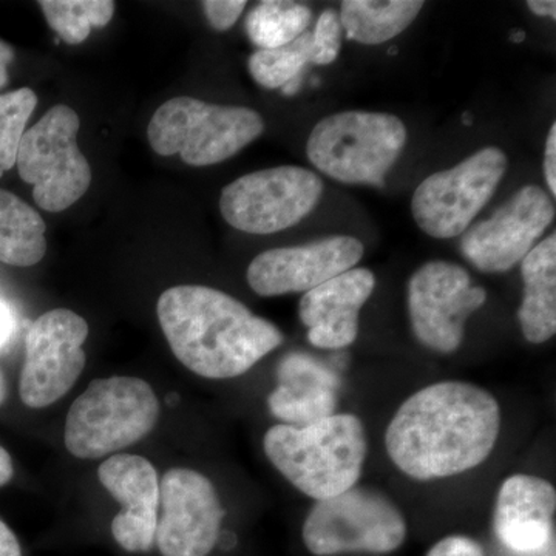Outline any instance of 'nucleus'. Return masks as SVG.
Returning a JSON list of instances; mask_svg holds the SVG:
<instances>
[{
    "label": "nucleus",
    "instance_id": "obj_31",
    "mask_svg": "<svg viewBox=\"0 0 556 556\" xmlns=\"http://www.w3.org/2000/svg\"><path fill=\"white\" fill-rule=\"evenodd\" d=\"M0 556H24L20 540L2 519H0Z\"/></svg>",
    "mask_w": 556,
    "mask_h": 556
},
{
    "label": "nucleus",
    "instance_id": "obj_14",
    "mask_svg": "<svg viewBox=\"0 0 556 556\" xmlns=\"http://www.w3.org/2000/svg\"><path fill=\"white\" fill-rule=\"evenodd\" d=\"M554 218L551 195L538 186H525L492 217L464 232L460 252L481 273H506L535 248Z\"/></svg>",
    "mask_w": 556,
    "mask_h": 556
},
{
    "label": "nucleus",
    "instance_id": "obj_9",
    "mask_svg": "<svg viewBox=\"0 0 556 556\" xmlns=\"http://www.w3.org/2000/svg\"><path fill=\"white\" fill-rule=\"evenodd\" d=\"M506 153L495 146L478 150L452 169L424 179L413 193L415 222L433 239H455L466 232L506 175Z\"/></svg>",
    "mask_w": 556,
    "mask_h": 556
},
{
    "label": "nucleus",
    "instance_id": "obj_37",
    "mask_svg": "<svg viewBox=\"0 0 556 556\" xmlns=\"http://www.w3.org/2000/svg\"><path fill=\"white\" fill-rule=\"evenodd\" d=\"M7 397V383L5 379H3L2 372H0V405L3 404Z\"/></svg>",
    "mask_w": 556,
    "mask_h": 556
},
{
    "label": "nucleus",
    "instance_id": "obj_26",
    "mask_svg": "<svg viewBox=\"0 0 556 556\" xmlns=\"http://www.w3.org/2000/svg\"><path fill=\"white\" fill-rule=\"evenodd\" d=\"M36 105L38 97L31 89L0 94V178L16 166L22 138Z\"/></svg>",
    "mask_w": 556,
    "mask_h": 556
},
{
    "label": "nucleus",
    "instance_id": "obj_18",
    "mask_svg": "<svg viewBox=\"0 0 556 556\" xmlns=\"http://www.w3.org/2000/svg\"><path fill=\"white\" fill-rule=\"evenodd\" d=\"M556 490L532 475H511L497 492L493 527L497 540L517 554L543 551L554 532Z\"/></svg>",
    "mask_w": 556,
    "mask_h": 556
},
{
    "label": "nucleus",
    "instance_id": "obj_10",
    "mask_svg": "<svg viewBox=\"0 0 556 556\" xmlns=\"http://www.w3.org/2000/svg\"><path fill=\"white\" fill-rule=\"evenodd\" d=\"M324 181L299 166L270 167L237 178L223 189L219 211L232 228L268 236L299 225L316 208Z\"/></svg>",
    "mask_w": 556,
    "mask_h": 556
},
{
    "label": "nucleus",
    "instance_id": "obj_35",
    "mask_svg": "<svg viewBox=\"0 0 556 556\" xmlns=\"http://www.w3.org/2000/svg\"><path fill=\"white\" fill-rule=\"evenodd\" d=\"M11 328H13V318L10 311L0 303V345L9 339Z\"/></svg>",
    "mask_w": 556,
    "mask_h": 556
},
{
    "label": "nucleus",
    "instance_id": "obj_34",
    "mask_svg": "<svg viewBox=\"0 0 556 556\" xmlns=\"http://www.w3.org/2000/svg\"><path fill=\"white\" fill-rule=\"evenodd\" d=\"M13 477V459H11L10 453L0 445V486L9 484Z\"/></svg>",
    "mask_w": 556,
    "mask_h": 556
},
{
    "label": "nucleus",
    "instance_id": "obj_32",
    "mask_svg": "<svg viewBox=\"0 0 556 556\" xmlns=\"http://www.w3.org/2000/svg\"><path fill=\"white\" fill-rule=\"evenodd\" d=\"M14 60V50L10 43L0 39V90L9 84V65Z\"/></svg>",
    "mask_w": 556,
    "mask_h": 556
},
{
    "label": "nucleus",
    "instance_id": "obj_22",
    "mask_svg": "<svg viewBox=\"0 0 556 556\" xmlns=\"http://www.w3.org/2000/svg\"><path fill=\"white\" fill-rule=\"evenodd\" d=\"M46 222L20 197L0 189V263L17 268L46 257Z\"/></svg>",
    "mask_w": 556,
    "mask_h": 556
},
{
    "label": "nucleus",
    "instance_id": "obj_15",
    "mask_svg": "<svg viewBox=\"0 0 556 556\" xmlns=\"http://www.w3.org/2000/svg\"><path fill=\"white\" fill-rule=\"evenodd\" d=\"M361 240L328 237L300 247L262 252L248 268V283L260 298L299 294L353 269L364 257Z\"/></svg>",
    "mask_w": 556,
    "mask_h": 556
},
{
    "label": "nucleus",
    "instance_id": "obj_29",
    "mask_svg": "<svg viewBox=\"0 0 556 556\" xmlns=\"http://www.w3.org/2000/svg\"><path fill=\"white\" fill-rule=\"evenodd\" d=\"M427 556H485L478 541L464 535H453L438 541Z\"/></svg>",
    "mask_w": 556,
    "mask_h": 556
},
{
    "label": "nucleus",
    "instance_id": "obj_30",
    "mask_svg": "<svg viewBox=\"0 0 556 556\" xmlns=\"http://www.w3.org/2000/svg\"><path fill=\"white\" fill-rule=\"evenodd\" d=\"M544 177L552 197L556 195V124L548 130L546 153H544Z\"/></svg>",
    "mask_w": 556,
    "mask_h": 556
},
{
    "label": "nucleus",
    "instance_id": "obj_16",
    "mask_svg": "<svg viewBox=\"0 0 556 556\" xmlns=\"http://www.w3.org/2000/svg\"><path fill=\"white\" fill-rule=\"evenodd\" d=\"M105 490L121 504L112 535L124 551L146 554L155 544L160 515V478L149 459L129 453L112 455L98 468Z\"/></svg>",
    "mask_w": 556,
    "mask_h": 556
},
{
    "label": "nucleus",
    "instance_id": "obj_21",
    "mask_svg": "<svg viewBox=\"0 0 556 556\" xmlns=\"http://www.w3.org/2000/svg\"><path fill=\"white\" fill-rule=\"evenodd\" d=\"M424 5L422 0H343L340 24L348 39L379 46L407 30Z\"/></svg>",
    "mask_w": 556,
    "mask_h": 556
},
{
    "label": "nucleus",
    "instance_id": "obj_25",
    "mask_svg": "<svg viewBox=\"0 0 556 556\" xmlns=\"http://www.w3.org/2000/svg\"><path fill=\"white\" fill-rule=\"evenodd\" d=\"M313 64V35L303 33L287 46L273 50H258L249 58V73L258 86L276 90L289 80L303 75L306 65Z\"/></svg>",
    "mask_w": 556,
    "mask_h": 556
},
{
    "label": "nucleus",
    "instance_id": "obj_8",
    "mask_svg": "<svg viewBox=\"0 0 556 556\" xmlns=\"http://www.w3.org/2000/svg\"><path fill=\"white\" fill-rule=\"evenodd\" d=\"M78 113L53 105L22 138L16 166L31 185L33 199L43 211L58 214L86 195L91 185L89 161L78 148Z\"/></svg>",
    "mask_w": 556,
    "mask_h": 556
},
{
    "label": "nucleus",
    "instance_id": "obj_39",
    "mask_svg": "<svg viewBox=\"0 0 556 556\" xmlns=\"http://www.w3.org/2000/svg\"><path fill=\"white\" fill-rule=\"evenodd\" d=\"M463 123L466 124V126H471L473 121H471L470 113H466V115H464Z\"/></svg>",
    "mask_w": 556,
    "mask_h": 556
},
{
    "label": "nucleus",
    "instance_id": "obj_5",
    "mask_svg": "<svg viewBox=\"0 0 556 556\" xmlns=\"http://www.w3.org/2000/svg\"><path fill=\"white\" fill-rule=\"evenodd\" d=\"M405 142L407 127L397 116L353 110L318 121L306 155L317 170L343 185L383 188Z\"/></svg>",
    "mask_w": 556,
    "mask_h": 556
},
{
    "label": "nucleus",
    "instance_id": "obj_33",
    "mask_svg": "<svg viewBox=\"0 0 556 556\" xmlns=\"http://www.w3.org/2000/svg\"><path fill=\"white\" fill-rule=\"evenodd\" d=\"M527 7L536 16L556 20V2L554 0H529Z\"/></svg>",
    "mask_w": 556,
    "mask_h": 556
},
{
    "label": "nucleus",
    "instance_id": "obj_24",
    "mask_svg": "<svg viewBox=\"0 0 556 556\" xmlns=\"http://www.w3.org/2000/svg\"><path fill=\"white\" fill-rule=\"evenodd\" d=\"M43 16L56 35L68 46H78L93 28H102L115 14L112 0H42Z\"/></svg>",
    "mask_w": 556,
    "mask_h": 556
},
{
    "label": "nucleus",
    "instance_id": "obj_36",
    "mask_svg": "<svg viewBox=\"0 0 556 556\" xmlns=\"http://www.w3.org/2000/svg\"><path fill=\"white\" fill-rule=\"evenodd\" d=\"M302 86L303 75H300L298 78L289 80L287 86L281 87V91H283L285 97H294V94H298L300 89H302Z\"/></svg>",
    "mask_w": 556,
    "mask_h": 556
},
{
    "label": "nucleus",
    "instance_id": "obj_27",
    "mask_svg": "<svg viewBox=\"0 0 556 556\" xmlns=\"http://www.w3.org/2000/svg\"><path fill=\"white\" fill-rule=\"evenodd\" d=\"M342 24L339 13L328 9L318 16L313 35V64L328 65L338 60L342 49Z\"/></svg>",
    "mask_w": 556,
    "mask_h": 556
},
{
    "label": "nucleus",
    "instance_id": "obj_1",
    "mask_svg": "<svg viewBox=\"0 0 556 556\" xmlns=\"http://www.w3.org/2000/svg\"><path fill=\"white\" fill-rule=\"evenodd\" d=\"M501 433V408L485 388L445 380L416 391L399 407L386 433L394 466L433 481L473 470L492 455Z\"/></svg>",
    "mask_w": 556,
    "mask_h": 556
},
{
    "label": "nucleus",
    "instance_id": "obj_7",
    "mask_svg": "<svg viewBox=\"0 0 556 556\" xmlns=\"http://www.w3.org/2000/svg\"><path fill=\"white\" fill-rule=\"evenodd\" d=\"M302 536L306 548L316 556L390 554L404 544L407 521L386 493L354 485L338 496L316 501Z\"/></svg>",
    "mask_w": 556,
    "mask_h": 556
},
{
    "label": "nucleus",
    "instance_id": "obj_17",
    "mask_svg": "<svg viewBox=\"0 0 556 556\" xmlns=\"http://www.w3.org/2000/svg\"><path fill=\"white\" fill-rule=\"evenodd\" d=\"M376 288L375 274L353 268L311 289L300 300V320L308 339L320 350L353 345L358 334V314Z\"/></svg>",
    "mask_w": 556,
    "mask_h": 556
},
{
    "label": "nucleus",
    "instance_id": "obj_28",
    "mask_svg": "<svg viewBox=\"0 0 556 556\" xmlns=\"http://www.w3.org/2000/svg\"><path fill=\"white\" fill-rule=\"evenodd\" d=\"M247 5L244 0H206L201 3L208 24L217 31L232 28Z\"/></svg>",
    "mask_w": 556,
    "mask_h": 556
},
{
    "label": "nucleus",
    "instance_id": "obj_20",
    "mask_svg": "<svg viewBox=\"0 0 556 556\" xmlns=\"http://www.w3.org/2000/svg\"><path fill=\"white\" fill-rule=\"evenodd\" d=\"M525 295L518 320L527 342L541 345L556 332V233L536 244L521 262Z\"/></svg>",
    "mask_w": 556,
    "mask_h": 556
},
{
    "label": "nucleus",
    "instance_id": "obj_38",
    "mask_svg": "<svg viewBox=\"0 0 556 556\" xmlns=\"http://www.w3.org/2000/svg\"><path fill=\"white\" fill-rule=\"evenodd\" d=\"M510 39L514 40L515 43H521L522 40L526 39V33L522 30H517L511 33Z\"/></svg>",
    "mask_w": 556,
    "mask_h": 556
},
{
    "label": "nucleus",
    "instance_id": "obj_3",
    "mask_svg": "<svg viewBox=\"0 0 556 556\" xmlns=\"http://www.w3.org/2000/svg\"><path fill=\"white\" fill-rule=\"evenodd\" d=\"M263 448L270 464L299 492L324 501L357 485L367 460L368 439L357 416L336 413L306 427H270Z\"/></svg>",
    "mask_w": 556,
    "mask_h": 556
},
{
    "label": "nucleus",
    "instance_id": "obj_19",
    "mask_svg": "<svg viewBox=\"0 0 556 556\" xmlns=\"http://www.w3.org/2000/svg\"><path fill=\"white\" fill-rule=\"evenodd\" d=\"M277 376L278 386L269 394L268 407L285 426L306 427L336 415L338 378L313 357L289 354Z\"/></svg>",
    "mask_w": 556,
    "mask_h": 556
},
{
    "label": "nucleus",
    "instance_id": "obj_23",
    "mask_svg": "<svg viewBox=\"0 0 556 556\" xmlns=\"http://www.w3.org/2000/svg\"><path fill=\"white\" fill-rule=\"evenodd\" d=\"M313 11L302 3L266 0L258 3L247 17L249 39L260 50L287 46L309 27Z\"/></svg>",
    "mask_w": 556,
    "mask_h": 556
},
{
    "label": "nucleus",
    "instance_id": "obj_12",
    "mask_svg": "<svg viewBox=\"0 0 556 556\" xmlns=\"http://www.w3.org/2000/svg\"><path fill=\"white\" fill-rule=\"evenodd\" d=\"M485 300V289L471 287L463 266L442 260L426 263L408 283L409 320L416 339L437 353H455L463 345L467 318Z\"/></svg>",
    "mask_w": 556,
    "mask_h": 556
},
{
    "label": "nucleus",
    "instance_id": "obj_2",
    "mask_svg": "<svg viewBox=\"0 0 556 556\" xmlns=\"http://www.w3.org/2000/svg\"><path fill=\"white\" fill-rule=\"evenodd\" d=\"M156 314L172 353L204 379L239 378L283 343L276 325L219 289H166Z\"/></svg>",
    "mask_w": 556,
    "mask_h": 556
},
{
    "label": "nucleus",
    "instance_id": "obj_6",
    "mask_svg": "<svg viewBox=\"0 0 556 556\" xmlns=\"http://www.w3.org/2000/svg\"><path fill=\"white\" fill-rule=\"evenodd\" d=\"M263 131L265 121L255 110L177 97L153 113L148 137L159 155H179L189 166L206 167L232 159Z\"/></svg>",
    "mask_w": 556,
    "mask_h": 556
},
{
    "label": "nucleus",
    "instance_id": "obj_13",
    "mask_svg": "<svg viewBox=\"0 0 556 556\" xmlns=\"http://www.w3.org/2000/svg\"><path fill=\"white\" fill-rule=\"evenodd\" d=\"M225 515L211 479L192 468H170L160 479V554L207 556L217 546Z\"/></svg>",
    "mask_w": 556,
    "mask_h": 556
},
{
    "label": "nucleus",
    "instance_id": "obj_4",
    "mask_svg": "<svg viewBox=\"0 0 556 556\" xmlns=\"http://www.w3.org/2000/svg\"><path fill=\"white\" fill-rule=\"evenodd\" d=\"M160 401L146 380L97 379L68 409L65 447L78 459H101L137 444L160 419Z\"/></svg>",
    "mask_w": 556,
    "mask_h": 556
},
{
    "label": "nucleus",
    "instance_id": "obj_11",
    "mask_svg": "<svg viewBox=\"0 0 556 556\" xmlns=\"http://www.w3.org/2000/svg\"><path fill=\"white\" fill-rule=\"evenodd\" d=\"M86 318L70 309H51L36 318L25 339L20 394L25 407H50L68 393L86 368L89 338Z\"/></svg>",
    "mask_w": 556,
    "mask_h": 556
}]
</instances>
